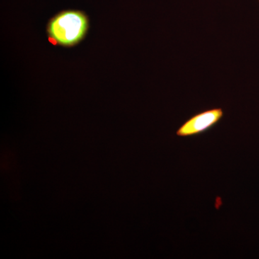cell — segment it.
<instances>
[{
    "instance_id": "6da1fadb",
    "label": "cell",
    "mask_w": 259,
    "mask_h": 259,
    "mask_svg": "<svg viewBox=\"0 0 259 259\" xmlns=\"http://www.w3.org/2000/svg\"><path fill=\"white\" fill-rule=\"evenodd\" d=\"M90 28L88 15L83 11L68 10L57 13L49 20L47 33L58 45L70 48L82 41Z\"/></svg>"
},
{
    "instance_id": "7a4b0ae2",
    "label": "cell",
    "mask_w": 259,
    "mask_h": 259,
    "mask_svg": "<svg viewBox=\"0 0 259 259\" xmlns=\"http://www.w3.org/2000/svg\"><path fill=\"white\" fill-rule=\"evenodd\" d=\"M223 116L224 111L221 107L199 112L192 116L179 127L177 131V136L187 138L204 134L217 125L222 120Z\"/></svg>"
}]
</instances>
